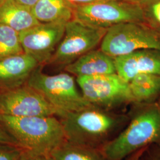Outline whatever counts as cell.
Wrapping results in <instances>:
<instances>
[{
    "instance_id": "2e32d148",
    "label": "cell",
    "mask_w": 160,
    "mask_h": 160,
    "mask_svg": "<svg viewBox=\"0 0 160 160\" xmlns=\"http://www.w3.org/2000/svg\"><path fill=\"white\" fill-rule=\"evenodd\" d=\"M133 103L149 104L160 95V76L141 74L129 82Z\"/></svg>"
},
{
    "instance_id": "8fae6325",
    "label": "cell",
    "mask_w": 160,
    "mask_h": 160,
    "mask_svg": "<svg viewBox=\"0 0 160 160\" xmlns=\"http://www.w3.org/2000/svg\"><path fill=\"white\" fill-rule=\"evenodd\" d=\"M116 74L129 82L135 76L150 74L160 76V51L142 49L114 58Z\"/></svg>"
},
{
    "instance_id": "8992f818",
    "label": "cell",
    "mask_w": 160,
    "mask_h": 160,
    "mask_svg": "<svg viewBox=\"0 0 160 160\" xmlns=\"http://www.w3.org/2000/svg\"><path fill=\"white\" fill-rule=\"evenodd\" d=\"M160 51V36L143 23H122L107 30L100 49L113 58L142 49Z\"/></svg>"
},
{
    "instance_id": "30bf717a",
    "label": "cell",
    "mask_w": 160,
    "mask_h": 160,
    "mask_svg": "<svg viewBox=\"0 0 160 160\" xmlns=\"http://www.w3.org/2000/svg\"><path fill=\"white\" fill-rule=\"evenodd\" d=\"M65 23H40L19 33L25 53L39 65L48 63L63 38Z\"/></svg>"
},
{
    "instance_id": "9a60e30c",
    "label": "cell",
    "mask_w": 160,
    "mask_h": 160,
    "mask_svg": "<svg viewBox=\"0 0 160 160\" xmlns=\"http://www.w3.org/2000/svg\"><path fill=\"white\" fill-rule=\"evenodd\" d=\"M40 23H65L74 19V6L68 0H39L31 8Z\"/></svg>"
},
{
    "instance_id": "6da1fadb",
    "label": "cell",
    "mask_w": 160,
    "mask_h": 160,
    "mask_svg": "<svg viewBox=\"0 0 160 160\" xmlns=\"http://www.w3.org/2000/svg\"><path fill=\"white\" fill-rule=\"evenodd\" d=\"M67 141L100 149L118 136L126 127L130 117L95 106L58 117Z\"/></svg>"
},
{
    "instance_id": "44dd1931",
    "label": "cell",
    "mask_w": 160,
    "mask_h": 160,
    "mask_svg": "<svg viewBox=\"0 0 160 160\" xmlns=\"http://www.w3.org/2000/svg\"><path fill=\"white\" fill-rule=\"evenodd\" d=\"M139 160H160V144L149 146Z\"/></svg>"
},
{
    "instance_id": "d6986e66",
    "label": "cell",
    "mask_w": 160,
    "mask_h": 160,
    "mask_svg": "<svg viewBox=\"0 0 160 160\" xmlns=\"http://www.w3.org/2000/svg\"><path fill=\"white\" fill-rule=\"evenodd\" d=\"M141 6L143 23L160 36V0H145Z\"/></svg>"
},
{
    "instance_id": "ffe728a7",
    "label": "cell",
    "mask_w": 160,
    "mask_h": 160,
    "mask_svg": "<svg viewBox=\"0 0 160 160\" xmlns=\"http://www.w3.org/2000/svg\"><path fill=\"white\" fill-rule=\"evenodd\" d=\"M22 150L18 146L0 143V160H17Z\"/></svg>"
},
{
    "instance_id": "d4e9b609",
    "label": "cell",
    "mask_w": 160,
    "mask_h": 160,
    "mask_svg": "<svg viewBox=\"0 0 160 160\" xmlns=\"http://www.w3.org/2000/svg\"><path fill=\"white\" fill-rule=\"evenodd\" d=\"M69 2L73 6H81L94 2L101 0H68Z\"/></svg>"
},
{
    "instance_id": "3957f363",
    "label": "cell",
    "mask_w": 160,
    "mask_h": 160,
    "mask_svg": "<svg viewBox=\"0 0 160 160\" xmlns=\"http://www.w3.org/2000/svg\"><path fill=\"white\" fill-rule=\"evenodd\" d=\"M120 133L99 149L107 160H123L141 149L160 144V104H144Z\"/></svg>"
},
{
    "instance_id": "ba28073f",
    "label": "cell",
    "mask_w": 160,
    "mask_h": 160,
    "mask_svg": "<svg viewBox=\"0 0 160 160\" xmlns=\"http://www.w3.org/2000/svg\"><path fill=\"white\" fill-rule=\"evenodd\" d=\"M107 30L90 27L75 19L67 22L63 38L48 63L65 68L100 45Z\"/></svg>"
},
{
    "instance_id": "7a4b0ae2",
    "label": "cell",
    "mask_w": 160,
    "mask_h": 160,
    "mask_svg": "<svg viewBox=\"0 0 160 160\" xmlns=\"http://www.w3.org/2000/svg\"><path fill=\"white\" fill-rule=\"evenodd\" d=\"M0 123L24 150L51 155L67 141L57 116L14 117L0 114Z\"/></svg>"
},
{
    "instance_id": "277c9868",
    "label": "cell",
    "mask_w": 160,
    "mask_h": 160,
    "mask_svg": "<svg viewBox=\"0 0 160 160\" xmlns=\"http://www.w3.org/2000/svg\"><path fill=\"white\" fill-rule=\"evenodd\" d=\"M26 84L40 92L57 110L58 118L65 113L94 106L78 90L74 77L67 72L49 75L43 73L39 65L30 75Z\"/></svg>"
},
{
    "instance_id": "ac0fdd59",
    "label": "cell",
    "mask_w": 160,
    "mask_h": 160,
    "mask_svg": "<svg viewBox=\"0 0 160 160\" xmlns=\"http://www.w3.org/2000/svg\"><path fill=\"white\" fill-rule=\"evenodd\" d=\"M23 53L19 33L7 26L0 24V61Z\"/></svg>"
},
{
    "instance_id": "5bb4252c",
    "label": "cell",
    "mask_w": 160,
    "mask_h": 160,
    "mask_svg": "<svg viewBox=\"0 0 160 160\" xmlns=\"http://www.w3.org/2000/svg\"><path fill=\"white\" fill-rule=\"evenodd\" d=\"M40 23L30 8L16 0H5L0 5V24L7 26L18 33Z\"/></svg>"
},
{
    "instance_id": "9c48e42d",
    "label": "cell",
    "mask_w": 160,
    "mask_h": 160,
    "mask_svg": "<svg viewBox=\"0 0 160 160\" xmlns=\"http://www.w3.org/2000/svg\"><path fill=\"white\" fill-rule=\"evenodd\" d=\"M0 114L14 117H58L59 112L40 92L26 83L0 92Z\"/></svg>"
},
{
    "instance_id": "4316f807",
    "label": "cell",
    "mask_w": 160,
    "mask_h": 160,
    "mask_svg": "<svg viewBox=\"0 0 160 160\" xmlns=\"http://www.w3.org/2000/svg\"><path fill=\"white\" fill-rule=\"evenodd\" d=\"M119 1H126L132 3L138 4L139 5H141L145 0H119Z\"/></svg>"
},
{
    "instance_id": "4fadbf2b",
    "label": "cell",
    "mask_w": 160,
    "mask_h": 160,
    "mask_svg": "<svg viewBox=\"0 0 160 160\" xmlns=\"http://www.w3.org/2000/svg\"><path fill=\"white\" fill-rule=\"evenodd\" d=\"M66 72L81 76L116 74L114 58L100 49H93L65 67Z\"/></svg>"
},
{
    "instance_id": "7402d4cb",
    "label": "cell",
    "mask_w": 160,
    "mask_h": 160,
    "mask_svg": "<svg viewBox=\"0 0 160 160\" xmlns=\"http://www.w3.org/2000/svg\"><path fill=\"white\" fill-rule=\"evenodd\" d=\"M17 160H53V159L51 155L39 154L32 151L23 149Z\"/></svg>"
},
{
    "instance_id": "603a6c76",
    "label": "cell",
    "mask_w": 160,
    "mask_h": 160,
    "mask_svg": "<svg viewBox=\"0 0 160 160\" xmlns=\"http://www.w3.org/2000/svg\"><path fill=\"white\" fill-rule=\"evenodd\" d=\"M0 143L18 146L17 141L0 123Z\"/></svg>"
},
{
    "instance_id": "83f0119b",
    "label": "cell",
    "mask_w": 160,
    "mask_h": 160,
    "mask_svg": "<svg viewBox=\"0 0 160 160\" xmlns=\"http://www.w3.org/2000/svg\"><path fill=\"white\" fill-rule=\"evenodd\" d=\"M4 1H5V0H0V5H1Z\"/></svg>"
},
{
    "instance_id": "5b68a950",
    "label": "cell",
    "mask_w": 160,
    "mask_h": 160,
    "mask_svg": "<svg viewBox=\"0 0 160 160\" xmlns=\"http://www.w3.org/2000/svg\"><path fill=\"white\" fill-rule=\"evenodd\" d=\"M74 19L98 29H108L122 23H143L141 5L119 0H101L74 6Z\"/></svg>"
},
{
    "instance_id": "52a82bcc",
    "label": "cell",
    "mask_w": 160,
    "mask_h": 160,
    "mask_svg": "<svg viewBox=\"0 0 160 160\" xmlns=\"http://www.w3.org/2000/svg\"><path fill=\"white\" fill-rule=\"evenodd\" d=\"M83 97L95 107L112 110L133 103L129 82L117 74L77 77Z\"/></svg>"
},
{
    "instance_id": "7c38bea8",
    "label": "cell",
    "mask_w": 160,
    "mask_h": 160,
    "mask_svg": "<svg viewBox=\"0 0 160 160\" xmlns=\"http://www.w3.org/2000/svg\"><path fill=\"white\" fill-rule=\"evenodd\" d=\"M39 65L33 58L25 53L1 60L0 88L5 90L26 84Z\"/></svg>"
},
{
    "instance_id": "e0dca14e",
    "label": "cell",
    "mask_w": 160,
    "mask_h": 160,
    "mask_svg": "<svg viewBox=\"0 0 160 160\" xmlns=\"http://www.w3.org/2000/svg\"><path fill=\"white\" fill-rule=\"evenodd\" d=\"M53 160H107L99 149L67 141L53 152Z\"/></svg>"
},
{
    "instance_id": "cb8c5ba5",
    "label": "cell",
    "mask_w": 160,
    "mask_h": 160,
    "mask_svg": "<svg viewBox=\"0 0 160 160\" xmlns=\"http://www.w3.org/2000/svg\"><path fill=\"white\" fill-rule=\"evenodd\" d=\"M148 147H145V148L138 150L137 151L133 152V154L129 155L128 157H127L126 158H125L123 160H139L140 157H141V155L143 154V152H145V151Z\"/></svg>"
},
{
    "instance_id": "484cf974",
    "label": "cell",
    "mask_w": 160,
    "mask_h": 160,
    "mask_svg": "<svg viewBox=\"0 0 160 160\" xmlns=\"http://www.w3.org/2000/svg\"><path fill=\"white\" fill-rule=\"evenodd\" d=\"M18 3L22 4L23 6L28 7L29 8H32L34 6L39 0H16Z\"/></svg>"
}]
</instances>
